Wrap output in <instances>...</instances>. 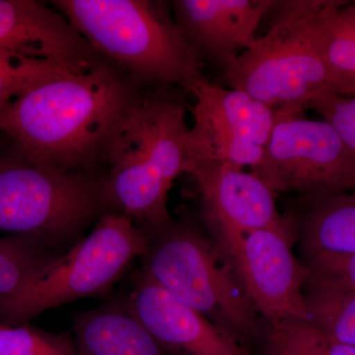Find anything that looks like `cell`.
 Returning <instances> with one entry per match:
<instances>
[{"instance_id":"cell-16","label":"cell","mask_w":355,"mask_h":355,"mask_svg":"<svg viewBox=\"0 0 355 355\" xmlns=\"http://www.w3.org/2000/svg\"><path fill=\"white\" fill-rule=\"evenodd\" d=\"M74 328L79 355H166L127 306L87 311Z\"/></svg>"},{"instance_id":"cell-6","label":"cell","mask_w":355,"mask_h":355,"mask_svg":"<svg viewBox=\"0 0 355 355\" xmlns=\"http://www.w3.org/2000/svg\"><path fill=\"white\" fill-rule=\"evenodd\" d=\"M105 184L37 164L15 148L0 156V232L46 244L70 239L106 205Z\"/></svg>"},{"instance_id":"cell-11","label":"cell","mask_w":355,"mask_h":355,"mask_svg":"<svg viewBox=\"0 0 355 355\" xmlns=\"http://www.w3.org/2000/svg\"><path fill=\"white\" fill-rule=\"evenodd\" d=\"M218 161L191 166L203 203V216L218 247H225L254 231L282 225L286 216L277 211L275 193L253 173Z\"/></svg>"},{"instance_id":"cell-17","label":"cell","mask_w":355,"mask_h":355,"mask_svg":"<svg viewBox=\"0 0 355 355\" xmlns=\"http://www.w3.org/2000/svg\"><path fill=\"white\" fill-rule=\"evenodd\" d=\"M303 300L308 323L329 340L355 347L354 289L308 268Z\"/></svg>"},{"instance_id":"cell-4","label":"cell","mask_w":355,"mask_h":355,"mask_svg":"<svg viewBox=\"0 0 355 355\" xmlns=\"http://www.w3.org/2000/svg\"><path fill=\"white\" fill-rule=\"evenodd\" d=\"M148 230L142 270L149 277L243 347L261 336L260 313L216 242L173 220Z\"/></svg>"},{"instance_id":"cell-3","label":"cell","mask_w":355,"mask_h":355,"mask_svg":"<svg viewBox=\"0 0 355 355\" xmlns=\"http://www.w3.org/2000/svg\"><path fill=\"white\" fill-rule=\"evenodd\" d=\"M94 51L111 58L135 81L184 88L202 76L196 53L184 41L163 1L57 0Z\"/></svg>"},{"instance_id":"cell-20","label":"cell","mask_w":355,"mask_h":355,"mask_svg":"<svg viewBox=\"0 0 355 355\" xmlns=\"http://www.w3.org/2000/svg\"><path fill=\"white\" fill-rule=\"evenodd\" d=\"M76 71L80 70L0 51V112L16 98L40 84Z\"/></svg>"},{"instance_id":"cell-18","label":"cell","mask_w":355,"mask_h":355,"mask_svg":"<svg viewBox=\"0 0 355 355\" xmlns=\"http://www.w3.org/2000/svg\"><path fill=\"white\" fill-rule=\"evenodd\" d=\"M349 1L331 0L330 4L311 15L319 50L330 70L336 95L355 96V38L340 8Z\"/></svg>"},{"instance_id":"cell-24","label":"cell","mask_w":355,"mask_h":355,"mask_svg":"<svg viewBox=\"0 0 355 355\" xmlns=\"http://www.w3.org/2000/svg\"><path fill=\"white\" fill-rule=\"evenodd\" d=\"M306 266L355 291V254H322L307 259Z\"/></svg>"},{"instance_id":"cell-5","label":"cell","mask_w":355,"mask_h":355,"mask_svg":"<svg viewBox=\"0 0 355 355\" xmlns=\"http://www.w3.org/2000/svg\"><path fill=\"white\" fill-rule=\"evenodd\" d=\"M148 236L118 212L100 218L87 237L57 258L19 291L0 298V324L17 326L44 311L99 296L148 249Z\"/></svg>"},{"instance_id":"cell-10","label":"cell","mask_w":355,"mask_h":355,"mask_svg":"<svg viewBox=\"0 0 355 355\" xmlns=\"http://www.w3.org/2000/svg\"><path fill=\"white\" fill-rule=\"evenodd\" d=\"M277 227L248 233L219 247L245 291L268 324L284 319L307 321L303 286L308 268L292 252L296 234L291 216Z\"/></svg>"},{"instance_id":"cell-12","label":"cell","mask_w":355,"mask_h":355,"mask_svg":"<svg viewBox=\"0 0 355 355\" xmlns=\"http://www.w3.org/2000/svg\"><path fill=\"white\" fill-rule=\"evenodd\" d=\"M125 306L156 342L174 355H251L241 343L159 286L137 272Z\"/></svg>"},{"instance_id":"cell-23","label":"cell","mask_w":355,"mask_h":355,"mask_svg":"<svg viewBox=\"0 0 355 355\" xmlns=\"http://www.w3.org/2000/svg\"><path fill=\"white\" fill-rule=\"evenodd\" d=\"M304 109L321 114L335 128L350 153L355 156V96L345 97L321 93L313 97Z\"/></svg>"},{"instance_id":"cell-21","label":"cell","mask_w":355,"mask_h":355,"mask_svg":"<svg viewBox=\"0 0 355 355\" xmlns=\"http://www.w3.org/2000/svg\"><path fill=\"white\" fill-rule=\"evenodd\" d=\"M0 355H79L69 336L0 324Z\"/></svg>"},{"instance_id":"cell-19","label":"cell","mask_w":355,"mask_h":355,"mask_svg":"<svg viewBox=\"0 0 355 355\" xmlns=\"http://www.w3.org/2000/svg\"><path fill=\"white\" fill-rule=\"evenodd\" d=\"M44 245L32 238L0 237V298L19 291L57 259Z\"/></svg>"},{"instance_id":"cell-7","label":"cell","mask_w":355,"mask_h":355,"mask_svg":"<svg viewBox=\"0 0 355 355\" xmlns=\"http://www.w3.org/2000/svg\"><path fill=\"white\" fill-rule=\"evenodd\" d=\"M313 15V14H311ZM309 16L270 27L223 70L222 81L273 110L302 113L321 93L336 86L319 50Z\"/></svg>"},{"instance_id":"cell-25","label":"cell","mask_w":355,"mask_h":355,"mask_svg":"<svg viewBox=\"0 0 355 355\" xmlns=\"http://www.w3.org/2000/svg\"><path fill=\"white\" fill-rule=\"evenodd\" d=\"M326 338V336H324ZM327 352L328 355H355L354 345H343L326 338Z\"/></svg>"},{"instance_id":"cell-13","label":"cell","mask_w":355,"mask_h":355,"mask_svg":"<svg viewBox=\"0 0 355 355\" xmlns=\"http://www.w3.org/2000/svg\"><path fill=\"white\" fill-rule=\"evenodd\" d=\"M275 0H176L174 20L198 60L223 70L251 48Z\"/></svg>"},{"instance_id":"cell-15","label":"cell","mask_w":355,"mask_h":355,"mask_svg":"<svg viewBox=\"0 0 355 355\" xmlns=\"http://www.w3.org/2000/svg\"><path fill=\"white\" fill-rule=\"evenodd\" d=\"M305 260L322 254H355V191L299 197L288 211Z\"/></svg>"},{"instance_id":"cell-8","label":"cell","mask_w":355,"mask_h":355,"mask_svg":"<svg viewBox=\"0 0 355 355\" xmlns=\"http://www.w3.org/2000/svg\"><path fill=\"white\" fill-rule=\"evenodd\" d=\"M277 121L251 173L273 191L301 197L355 191V156L328 121L277 110Z\"/></svg>"},{"instance_id":"cell-1","label":"cell","mask_w":355,"mask_h":355,"mask_svg":"<svg viewBox=\"0 0 355 355\" xmlns=\"http://www.w3.org/2000/svg\"><path fill=\"white\" fill-rule=\"evenodd\" d=\"M135 79L108 62L40 84L0 112V130L37 164L85 171L110 146L142 99Z\"/></svg>"},{"instance_id":"cell-22","label":"cell","mask_w":355,"mask_h":355,"mask_svg":"<svg viewBox=\"0 0 355 355\" xmlns=\"http://www.w3.org/2000/svg\"><path fill=\"white\" fill-rule=\"evenodd\" d=\"M268 345L272 355H328L326 338L305 320L270 324Z\"/></svg>"},{"instance_id":"cell-14","label":"cell","mask_w":355,"mask_h":355,"mask_svg":"<svg viewBox=\"0 0 355 355\" xmlns=\"http://www.w3.org/2000/svg\"><path fill=\"white\" fill-rule=\"evenodd\" d=\"M0 51L74 70L97 62L92 46L64 16L33 0H0Z\"/></svg>"},{"instance_id":"cell-26","label":"cell","mask_w":355,"mask_h":355,"mask_svg":"<svg viewBox=\"0 0 355 355\" xmlns=\"http://www.w3.org/2000/svg\"><path fill=\"white\" fill-rule=\"evenodd\" d=\"M340 12H342L345 20L347 21V25H349V29L352 30L355 38V1L347 2L345 6L340 8Z\"/></svg>"},{"instance_id":"cell-2","label":"cell","mask_w":355,"mask_h":355,"mask_svg":"<svg viewBox=\"0 0 355 355\" xmlns=\"http://www.w3.org/2000/svg\"><path fill=\"white\" fill-rule=\"evenodd\" d=\"M186 108L164 94L142 98L110 146L107 202L146 229L172 221L168 193L187 167Z\"/></svg>"},{"instance_id":"cell-9","label":"cell","mask_w":355,"mask_h":355,"mask_svg":"<svg viewBox=\"0 0 355 355\" xmlns=\"http://www.w3.org/2000/svg\"><path fill=\"white\" fill-rule=\"evenodd\" d=\"M186 89L196 98L186 139L189 164L218 161L250 169L258 164L277 123V110L202 76Z\"/></svg>"}]
</instances>
